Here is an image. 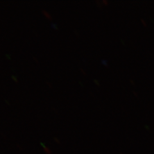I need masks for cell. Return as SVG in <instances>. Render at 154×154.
<instances>
[{
	"label": "cell",
	"instance_id": "obj_1",
	"mask_svg": "<svg viewBox=\"0 0 154 154\" xmlns=\"http://www.w3.org/2000/svg\"><path fill=\"white\" fill-rule=\"evenodd\" d=\"M43 13H44L45 15H46V17H48V18H51V15L50 14H48V12H47V11H43Z\"/></svg>",
	"mask_w": 154,
	"mask_h": 154
}]
</instances>
